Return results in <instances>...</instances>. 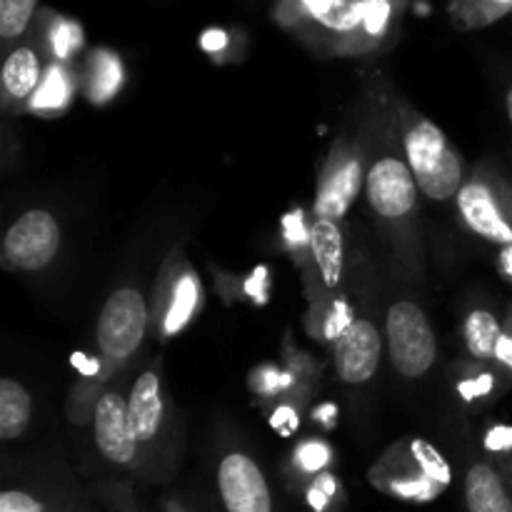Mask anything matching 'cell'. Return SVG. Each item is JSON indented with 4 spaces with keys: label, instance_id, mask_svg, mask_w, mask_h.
<instances>
[{
    "label": "cell",
    "instance_id": "cell-12",
    "mask_svg": "<svg viewBox=\"0 0 512 512\" xmlns=\"http://www.w3.org/2000/svg\"><path fill=\"white\" fill-rule=\"evenodd\" d=\"M383 338L370 320H353L348 330L335 340V373L343 383H368L380 368Z\"/></svg>",
    "mask_w": 512,
    "mask_h": 512
},
{
    "label": "cell",
    "instance_id": "cell-26",
    "mask_svg": "<svg viewBox=\"0 0 512 512\" xmlns=\"http://www.w3.org/2000/svg\"><path fill=\"white\" fill-rule=\"evenodd\" d=\"M270 425H273L280 435L290 438V435H295V430H298L300 425L298 410H295L293 405H280V408L273 413V418H270Z\"/></svg>",
    "mask_w": 512,
    "mask_h": 512
},
{
    "label": "cell",
    "instance_id": "cell-27",
    "mask_svg": "<svg viewBox=\"0 0 512 512\" xmlns=\"http://www.w3.org/2000/svg\"><path fill=\"white\" fill-rule=\"evenodd\" d=\"M488 450H495V453H508L512 450V428H493L488 433V440H485Z\"/></svg>",
    "mask_w": 512,
    "mask_h": 512
},
{
    "label": "cell",
    "instance_id": "cell-20",
    "mask_svg": "<svg viewBox=\"0 0 512 512\" xmlns=\"http://www.w3.org/2000/svg\"><path fill=\"white\" fill-rule=\"evenodd\" d=\"M38 0H0V38L13 43L28 30Z\"/></svg>",
    "mask_w": 512,
    "mask_h": 512
},
{
    "label": "cell",
    "instance_id": "cell-2",
    "mask_svg": "<svg viewBox=\"0 0 512 512\" xmlns=\"http://www.w3.org/2000/svg\"><path fill=\"white\" fill-rule=\"evenodd\" d=\"M400 128H403L405 163L413 170L420 193L430 200L455 198L468 180L460 150L433 120L413 110H405Z\"/></svg>",
    "mask_w": 512,
    "mask_h": 512
},
{
    "label": "cell",
    "instance_id": "cell-13",
    "mask_svg": "<svg viewBox=\"0 0 512 512\" xmlns=\"http://www.w3.org/2000/svg\"><path fill=\"white\" fill-rule=\"evenodd\" d=\"M128 415L140 450L158 443L165 425V393L163 380L155 368L145 370L133 383L128 395Z\"/></svg>",
    "mask_w": 512,
    "mask_h": 512
},
{
    "label": "cell",
    "instance_id": "cell-17",
    "mask_svg": "<svg viewBox=\"0 0 512 512\" xmlns=\"http://www.w3.org/2000/svg\"><path fill=\"white\" fill-rule=\"evenodd\" d=\"M33 405L30 393L13 378L0 380V438L18 440L28 430Z\"/></svg>",
    "mask_w": 512,
    "mask_h": 512
},
{
    "label": "cell",
    "instance_id": "cell-15",
    "mask_svg": "<svg viewBox=\"0 0 512 512\" xmlns=\"http://www.w3.org/2000/svg\"><path fill=\"white\" fill-rule=\"evenodd\" d=\"M468 512H512V490L495 465L475 463L465 475Z\"/></svg>",
    "mask_w": 512,
    "mask_h": 512
},
{
    "label": "cell",
    "instance_id": "cell-11",
    "mask_svg": "<svg viewBox=\"0 0 512 512\" xmlns=\"http://www.w3.org/2000/svg\"><path fill=\"white\" fill-rule=\"evenodd\" d=\"M218 490L228 512H273L268 480L250 455L228 453L220 460Z\"/></svg>",
    "mask_w": 512,
    "mask_h": 512
},
{
    "label": "cell",
    "instance_id": "cell-19",
    "mask_svg": "<svg viewBox=\"0 0 512 512\" xmlns=\"http://www.w3.org/2000/svg\"><path fill=\"white\" fill-rule=\"evenodd\" d=\"M123 85V65L115 55L95 53L93 70H90L88 95L93 103H108Z\"/></svg>",
    "mask_w": 512,
    "mask_h": 512
},
{
    "label": "cell",
    "instance_id": "cell-16",
    "mask_svg": "<svg viewBox=\"0 0 512 512\" xmlns=\"http://www.w3.org/2000/svg\"><path fill=\"white\" fill-rule=\"evenodd\" d=\"M43 83V68L35 48L20 45L5 58L3 65V95L5 103H23L30 95L38 93Z\"/></svg>",
    "mask_w": 512,
    "mask_h": 512
},
{
    "label": "cell",
    "instance_id": "cell-6",
    "mask_svg": "<svg viewBox=\"0 0 512 512\" xmlns=\"http://www.w3.org/2000/svg\"><path fill=\"white\" fill-rule=\"evenodd\" d=\"M150 310L143 293L120 288L105 300L98 318V348L110 363H123L140 348L148 330Z\"/></svg>",
    "mask_w": 512,
    "mask_h": 512
},
{
    "label": "cell",
    "instance_id": "cell-23",
    "mask_svg": "<svg viewBox=\"0 0 512 512\" xmlns=\"http://www.w3.org/2000/svg\"><path fill=\"white\" fill-rule=\"evenodd\" d=\"M250 383H253L255 393L278 395V393H283L290 383H293V378L285 373H280V370H275V368H260L258 373L253 375V380H250Z\"/></svg>",
    "mask_w": 512,
    "mask_h": 512
},
{
    "label": "cell",
    "instance_id": "cell-10",
    "mask_svg": "<svg viewBox=\"0 0 512 512\" xmlns=\"http://www.w3.org/2000/svg\"><path fill=\"white\" fill-rule=\"evenodd\" d=\"M93 433L100 455L113 465L138 463L140 445L130 428L128 398L120 390H105L93 405Z\"/></svg>",
    "mask_w": 512,
    "mask_h": 512
},
{
    "label": "cell",
    "instance_id": "cell-8",
    "mask_svg": "<svg viewBox=\"0 0 512 512\" xmlns=\"http://www.w3.org/2000/svg\"><path fill=\"white\" fill-rule=\"evenodd\" d=\"M60 250V225L48 210H28L3 238V263L10 270L38 273L48 268Z\"/></svg>",
    "mask_w": 512,
    "mask_h": 512
},
{
    "label": "cell",
    "instance_id": "cell-5",
    "mask_svg": "<svg viewBox=\"0 0 512 512\" xmlns=\"http://www.w3.org/2000/svg\"><path fill=\"white\" fill-rule=\"evenodd\" d=\"M368 168L365 150L355 140H338L320 170L318 190H315V218H328L338 223L348 215L360 190L365 188Z\"/></svg>",
    "mask_w": 512,
    "mask_h": 512
},
{
    "label": "cell",
    "instance_id": "cell-1",
    "mask_svg": "<svg viewBox=\"0 0 512 512\" xmlns=\"http://www.w3.org/2000/svg\"><path fill=\"white\" fill-rule=\"evenodd\" d=\"M453 480L448 460L423 438H403L390 445L370 468L375 490L405 503H430Z\"/></svg>",
    "mask_w": 512,
    "mask_h": 512
},
{
    "label": "cell",
    "instance_id": "cell-22",
    "mask_svg": "<svg viewBox=\"0 0 512 512\" xmlns=\"http://www.w3.org/2000/svg\"><path fill=\"white\" fill-rule=\"evenodd\" d=\"M70 98V85H68V75L60 73L58 68H50L48 73L43 75V83H40L38 93H35V110H60V105L68 103Z\"/></svg>",
    "mask_w": 512,
    "mask_h": 512
},
{
    "label": "cell",
    "instance_id": "cell-25",
    "mask_svg": "<svg viewBox=\"0 0 512 512\" xmlns=\"http://www.w3.org/2000/svg\"><path fill=\"white\" fill-rule=\"evenodd\" d=\"M0 512H45V505L25 490H5L0 495Z\"/></svg>",
    "mask_w": 512,
    "mask_h": 512
},
{
    "label": "cell",
    "instance_id": "cell-28",
    "mask_svg": "<svg viewBox=\"0 0 512 512\" xmlns=\"http://www.w3.org/2000/svg\"><path fill=\"white\" fill-rule=\"evenodd\" d=\"M505 105H508V118H510V123H512V88L508 90V98H505Z\"/></svg>",
    "mask_w": 512,
    "mask_h": 512
},
{
    "label": "cell",
    "instance_id": "cell-29",
    "mask_svg": "<svg viewBox=\"0 0 512 512\" xmlns=\"http://www.w3.org/2000/svg\"><path fill=\"white\" fill-rule=\"evenodd\" d=\"M168 512H185V510H168Z\"/></svg>",
    "mask_w": 512,
    "mask_h": 512
},
{
    "label": "cell",
    "instance_id": "cell-4",
    "mask_svg": "<svg viewBox=\"0 0 512 512\" xmlns=\"http://www.w3.org/2000/svg\"><path fill=\"white\" fill-rule=\"evenodd\" d=\"M385 338L393 368L403 378H423L438 358V340H435L430 320L420 305L413 300H398L390 305L385 318Z\"/></svg>",
    "mask_w": 512,
    "mask_h": 512
},
{
    "label": "cell",
    "instance_id": "cell-9",
    "mask_svg": "<svg viewBox=\"0 0 512 512\" xmlns=\"http://www.w3.org/2000/svg\"><path fill=\"white\" fill-rule=\"evenodd\" d=\"M418 183L405 163V158L395 155H383L368 168L365 178V198L375 215L385 220H403L408 218L418 203Z\"/></svg>",
    "mask_w": 512,
    "mask_h": 512
},
{
    "label": "cell",
    "instance_id": "cell-14",
    "mask_svg": "<svg viewBox=\"0 0 512 512\" xmlns=\"http://www.w3.org/2000/svg\"><path fill=\"white\" fill-rule=\"evenodd\" d=\"M310 255L325 288H338L345 275V238L335 220L315 218L310 225Z\"/></svg>",
    "mask_w": 512,
    "mask_h": 512
},
{
    "label": "cell",
    "instance_id": "cell-18",
    "mask_svg": "<svg viewBox=\"0 0 512 512\" xmlns=\"http://www.w3.org/2000/svg\"><path fill=\"white\" fill-rule=\"evenodd\" d=\"M503 323L498 315L488 308H478L468 315L463 325L465 348L478 363H495V350H498Z\"/></svg>",
    "mask_w": 512,
    "mask_h": 512
},
{
    "label": "cell",
    "instance_id": "cell-3",
    "mask_svg": "<svg viewBox=\"0 0 512 512\" xmlns=\"http://www.w3.org/2000/svg\"><path fill=\"white\" fill-rule=\"evenodd\" d=\"M455 200L463 223L478 238L512 248V190L503 175L488 163L475 165Z\"/></svg>",
    "mask_w": 512,
    "mask_h": 512
},
{
    "label": "cell",
    "instance_id": "cell-24",
    "mask_svg": "<svg viewBox=\"0 0 512 512\" xmlns=\"http://www.w3.org/2000/svg\"><path fill=\"white\" fill-rule=\"evenodd\" d=\"M495 365L505 378H512V305L505 310L503 333H500L498 350H495Z\"/></svg>",
    "mask_w": 512,
    "mask_h": 512
},
{
    "label": "cell",
    "instance_id": "cell-21",
    "mask_svg": "<svg viewBox=\"0 0 512 512\" xmlns=\"http://www.w3.org/2000/svg\"><path fill=\"white\" fill-rule=\"evenodd\" d=\"M333 463V448L323 438H305L295 445L293 465L303 475H323V470Z\"/></svg>",
    "mask_w": 512,
    "mask_h": 512
},
{
    "label": "cell",
    "instance_id": "cell-7",
    "mask_svg": "<svg viewBox=\"0 0 512 512\" xmlns=\"http://www.w3.org/2000/svg\"><path fill=\"white\" fill-rule=\"evenodd\" d=\"M203 310V285L195 270L185 260H173L163 270L155 290L153 323L158 338L170 340L188 328L195 315Z\"/></svg>",
    "mask_w": 512,
    "mask_h": 512
}]
</instances>
